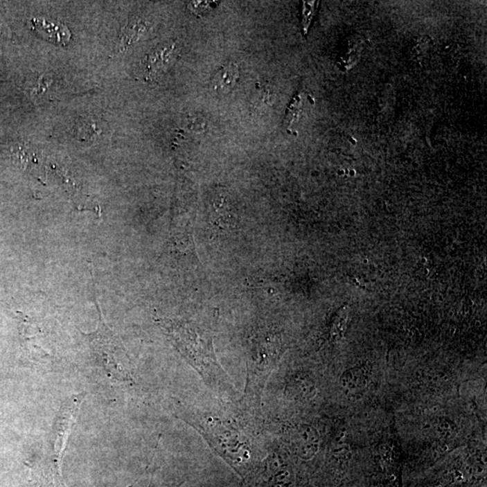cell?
I'll list each match as a JSON object with an SVG mask.
<instances>
[{
	"label": "cell",
	"mask_w": 487,
	"mask_h": 487,
	"mask_svg": "<svg viewBox=\"0 0 487 487\" xmlns=\"http://www.w3.org/2000/svg\"><path fill=\"white\" fill-rule=\"evenodd\" d=\"M369 370L367 366H357L343 373L340 382L348 393H360L369 382Z\"/></svg>",
	"instance_id": "8992f818"
},
{
	"label": "cell",
	"mask_w": 487,
	"mask_h": 487,
	"mask_svg": "<svg viewBox=\"0 0 487 487\" xmlns=\"http://www.w3.org/2000/svg\"><path fill=\"white\" fill-rule=\"evenodd\" d=\"M316 2H304L303 4V25L304 28V31H307V28L310 25V20L315 13Z\"/></svg>",
	"instance_id": "9c48e42d"
},
{
	"label": "cell",
	"mask_w": 487,
	"mask_h": 487,
	"mask_svg": "<svg viewBox=\"0 0 487 487\" xmlns=\"http://www.w3.org/2000/svg\"><path fill=\"white\" fill-rule=\"evenodd\" d=\"M214 4V2H196L193 1L191 3L190 8L194 12H203L207 10V8H210L211 5Z\"/></svg>",
	"instance_id": "8fae6325"
},
{
	"label": "cell",
	"mask_w": 487,
	"mask_h": 487,
	"mask_svg": "<svg viewBox=\"0 0 487 487\" xmlns=\"http://www.w3.org/2000/svg\"><path fill=\"white\" fill-rule=\"evenodd\" d=\"M346 319H348V310H346L345 308L344 310H343V315H339V318L337 319V327L333 328V331H331L334 339H339V337H342L345 330L344 328H343V326L345 325Z\"/></svg>",
	"instance_id": "30bf717a"
},
{
	"label": "cell",
	"mask_w": 487,
	"mask_h": 487,
	"mask_svg": "<svg viewBox=\"0 0 487 487\" xmlns=\"http://www.w3.org/2000/svg\"><path fill=\"white\" fill-rule=\"evenodd\" d=\"M0 37H11V30L8 28V26L6 24L5 20L2 19L1 16H0Z\"/></svg>",
	"instance_id": "7c38bea8"
},
{
	"label": "cell",
	"mask_w": 487,
	"mask_h": 487,
	"mask_svg": "<svg viewBox=\"0 0 487 487\" xmlns=\"http://www.w3.org/2000/svg\"><path fill=\"white\" fill-rule=\"evenodd\" d=\"M191 425L200 430L215 450L240 476L251 471L254 464L249 439L232 424L219 418L191 414Z\"/></svg>",
	"instance_id": "6da1fadb"
},
{
	"label": "cell",
	"mask_w": 487,
	"mask_h": 487,
	"mask_svg": "<svg viewBox=\"0 0 487 487\" xmlns=\"http://www.w3.org/2000/svg\"><path fill=\"white\" fill-rule=\"evenodd\" d=\"M145 31L146 24L143 21H133L130 25L125 26L121 41L122 46L125 47L136 43Z\"/></svg>",
	"instance_id": "ba28073f"
},
{
	"label": "cell",
	"mask_w": 487,
	"mask_h": 487,
	"mask_svg": "<svg viewBox=\"0 0 487 487\" xmlns=\"http://www.w3.org/2000/svg\"><path fill=\"white\" fill-rule=\"evenodd\" d=\"M29 26L40 37L53 44L67 46L71 39V30L64 23L44 17H34L29 20Z\"/></svg>",
	"instance_id": "277c9868"
},
{
	"label": "cell",
	"mask_w": 487,
	"mask_h": 487,
	"mask_svg": "<svg viewBox=\"0 0 487 487\" xmlns=\"http://www.w3.org/2000/svg\"><path fill=\"white\" fill-rule=\"evenodd\" d=\"M181 48L176 42H168L157 46L146 55L142 62V74L148 80L162 76L179 57Z\"/></svg>",
	"instance_id": "3957f363"
},
{
	"label": "cell",
	"mask_w": 487,
	"mask_h": 487,
	"mask_svg": "<svg viewBox=\"0 0 487 487\" xmlns=\"http://www.w3.org/2000/svg\"><path fill=\"white\" fill-rule=\"evenodd\" d=\"M239 78V69L237 64H228L220 69L212 80V87L220 94H229L237 85Z\"/></svg>",
	"instance_id": "5b68a950"
},
{
	"label": "cell",
	"mask_w": 487,
	"mask_h": 487,
	"mask_svg": "<svg viewBox=\"0 0 487 487\" xmlns=\"http://www.w3.org/2000/svg\"><path fill=\"white\" fill-rule=\"evenodd\" d=\"M300 443L298 447V455L303 459H312L319 450V433L312 427L303 425L299 430Z\"/></svg>",
	"instance_id": "52a82bcc"
},
{
	"label": "cell",
	"mask_w": 487,
	"mask_h": 487,
	"mask_svg": "<svg viewBox=\"0 0 487 487\" xmlns=\"http://www.w3.org/2000/svg\"><path fill=\"white\" fill-rule=\"evenodd\" d=\"M176 336L181 352L195 369L210 380L216 382L217 385H222L223 382L229 389L231 388V384L223 375V370L218 363L211 340L206 335L200 333L198 328L193 326L185 325L178 328Z\"/></svg>",
	"instance_id": "7a4b0ae2"
}]
</instances>
